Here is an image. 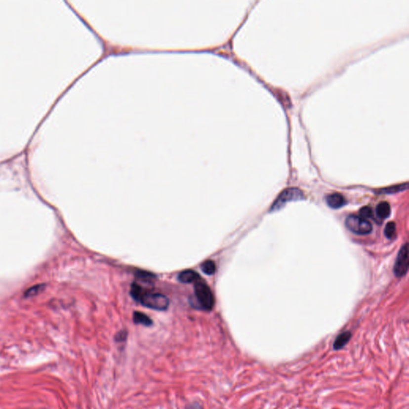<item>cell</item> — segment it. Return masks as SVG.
Masks as SVG:
<instances>
[{"instance_id":"obj_1","label":"cell","mask_w":409,"mask_h":409,"mask_svg":"<svg viewBox=\"0 0 409 409\" xmlns=\"http://www.w3.org/2000/svg\"><path fill=\"white\" fill-rule=\"evenodd\" d=\"M130 294L135 301L140 302L143 306L149 309L164 311L169 307V299L165 295L146 291L135 282L132 284Z\"/></svg>"},{"instance_id":"obj_2","label":"cell","mask_w":409,"mask_h":409,"mask_svg":"<svg viewBox=\"0 0 409 409\" xmlns=\"http://www.w3.org/2000/svg\"><path fill=\"white\" fill-rule=\"evenodd\" d=\"M194 294L201 309L206 311H210L213 309L214 305V296L213 292L209 286L201 278L196 282H194Z\"/></svg>"},{"instance_id":"obj_3","label":"cell","mask_w":409,"mask_h":409,"mask_svg":"<svg viewBox=\"0 0 409 409\" xmlns=\"http://www.w3.org/2000/svg\"><path fill=\"white\" fill-rule=\"evenodd\" d=\"M348 230L358 235H366L371 233L372 226L369 221L360 216L350 215L345 220Z\"/></svg>"},{"instance_id":"obj_4","label":"cell","mask_w":409,"mask_h":409,"mask_svg":"<svg viewBox=\"0 0 409 409\" xmlns=\"http://www.w3.org/2000/svg\"><path fill=\"white\" fill-rule=\"evenodd\" d=\"M304 199V194L301 190L297 188H288L281 193L277 200L272 205L270 212L278 210L284 206L289 201L301 200Z\"/></svg>"},{"instance_id":"obj_5","label":"cell","mask_w":409,"mask_h":409,"mask_svg":"<svg viewBox=\"0 0 409 409\" xmlns=\"http://www.w3.org/2000/svg\"><path fill=\"white\" fill-rule=\"evenodd\" d=\"M408 269H409V247L406 243L401 248V250L399 251L393 270H394L395 275L398 278H401L406 274Z\"/></svg>"},{"instance_id":"obj_6","label":"cell","mask_w":409,"mask_h":409,"mask_svg":"<svg viewBox=\"0 0 409 409\" xmlns=\"http://www.w3.org/2000/svg\"><path fill=\"white\" fill-rule=\"evenodd\" d=\"M326 203L332 209H339L346 204V200L341 194L335 193L326 197Z\"/></svg>"},{"instance_id":"obj_7","label":"cell","mask_w":409,"mask_h":409,"mask_svg":"<svg viewBox=\"0 0 409 409\" xmlns=\"http://www.w3.org/2000/svg\"><path fill=\"white\" fill-rule=\"evenodd\" d=\"M200 276L196 272L191 269H187V270H184L181 272L178 276V279L180 282L185 283V284H190V283H194L200 279Z\"/></svg>"},{"instance_id":"obj_8","label":"cell","mask_w":409,"mask_h":409,"mask_svg":"<svg viewBox=\"0 0 409 409\" xmlns=\"http://www.w3.org/2000/svg\"><path fill=\"white\" fill-rule=\"evenodd\" d=\"M351 337H352V333L349 331H346V332H343L339 334L338 336H336V338L334 340V350L337 351L342 349L349 342Z\"/></svg>"},{"instance_id":"obj_9","label":"cell","mask_w":409,"mask_h":409,"mask_svg":"<svg viewBox=\"0 0 409 409\" xmlns=\"http://www.w3.org/2000/svg\"><path fill=\"white\" fill-rule=\"evenodd\" d=\"M133 321L136 325H142V326H152L153 321L151 318H149L148 316L146 315L145 313H141V312H134V315H133Z\"/></svg>"},{"instance_id":"obj_10","label":"cell","mask_w":409,"mask_h":409,"mask_svg":"<svg viewBox=\"0 0 409 409\" xmlns=\"http://www.w3.org/2000/svg\"><path fill=\"white\" fill-rule=\"evenodd\" d=\"M376 215H377L379 218H380V219H385V218H387V217H389V215H390V205H389L388 203H385V202L380 203L376 206Z\"/></svg>"},{"instance_id":"obj_11","label":"cell","mask_w":409,"mask_h":409,"mask_svg":"<svg viewBox=\"0 0 409 409\" xmlns=\"http://www.w3.org/2000/svg\"><path fill=\"white\" fill-rule=\"evenodd\" d=\"M201 269L204 274L207 275H213L216 271L215 263L211 260L205 261L201 265Z\"/></svg>"},{"instance_id":"obj_12","label":"cell","mask_w":409,"mask_h":409,"mask_svg":"<svg viewBox=\"0 0 409 409\" xmlns=\"http://www.w3.org/2000/svg\"><path fill=\"white\" fill-rule=\"evenodd\" d=\"M396 224L394 222H388L384 228V235L388 239H393L396 237Z\"/></svg>"},{"instance_id":"obj_13","label":"cell","mask_w":409,"mask_h":409,"mask_svg":"<svg viewBox=\"0 0 409 409\" xmlns=\"http://www.w3.org/2000/svg\"><path fill=\"white\" fill-rule=\"evenodd\" d=\"M44 288H45V286L43 284L33 286V287L26 291L24 296L25 297H31V296H36V295H38L39 293L42 292Z\"/></svg>"},{"instance_id":"obj_14","label":"cell","mask_w":409,"mask_h":409,"mask_svg":"<svg viewBox=\"0 0 409 409\" xmlns=\"http://www.w3.org/2000/svg\"><path fill=\"white\" fill-rule=\"evenodd\" d=\"M407 188L408 184L405 183L403 185H398V186H392V187L384 189L382 191L383 193H386V194H394V193L400 192L402 190H406Z\"/></svg>"},{"instance_id":"obj_15","label":"cell","mask_w":409,"mask_h":409,"mask_svg":"<svg viewBox=\"0 0 409 409\" xmlns=\"http://www.w3.org/2000/svg\"><path fill=\"white\" fill-rule=\"evenodd\" d=\"M360 217H363L365 219L366 218H371L373 216V212L372 209L368 206L362 207L359 211Z\"/></svg>"},{"instance_id":"obj_16","label":"cell","mask_w":409,"mask_h":409,"mask_svg":"<svg viewBox=\"0 0 409 409\" xmlns=\"http://www.w3.org/2000/svg\"><path fill=\"white\" fill-rule=\"evenodd\" d=\"M127 331L126 330L123 329L121 330V331H119L116 333V335L115 336V340L117 343H123L125 342L126 339H127Z\"/></svg>"},{"instance_id":"obj_17","label":"cell","mask_w":409,"mask_h":409,"mask_svg":"<svg viewBox=\"0 0 409 409\" xmlns=\"http://www.w3.org/2000/svg\"><path fill=\"white\" fill-rule=\"evenodd\" d=\"M136 275L139 279L144 281V282H151L152 279H155V276L153 275L152 274H150L148 272H138Z\"/></svg>"},{"instance_id":"obj_18","label":"cell","mask_w":409,"mask_h":409,"mask_svg":"<svg viewBox=\"0 0 409 409\" xmlns=\"http://www.w3.org/2000/svg\"><path fill=\"white\" fill-rule=\"evenodd\" d=\"M185 409H203V406L198 402H193L186 405Z\"/></svg>"}]
</instances>
